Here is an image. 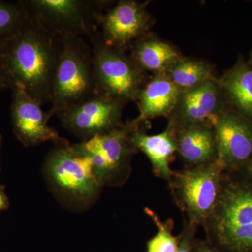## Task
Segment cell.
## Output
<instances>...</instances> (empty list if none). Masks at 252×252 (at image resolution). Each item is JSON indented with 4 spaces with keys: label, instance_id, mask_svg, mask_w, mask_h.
Here are the masks:
<instances>
[{
    "label": "cell",
    "instance_id": "7402d4cb",
    "mask_svg": "<svg viewBox=\"0 0 252 252\" xmlns=\"http://www.w3.org/2000/svg\"><path fill=\"white\" fill-rule=\"evenodd\" d=\"M194 227L195 225H187L178 240V246L176 252H194L195 243L194 240Z\"/></svg>",
    "mask_w": 252,
    "mask_h": 252
},
{
    "label": "cell",
    "instance_id": "8992f818",
    "mask_svg": "<svg viewBox=\"0 0 252 252\" xmlns=\"http://www.w3.org/2000/svg\"><path fill=\"white\" fill-rule=\"evenodd\" d=\"M207 223L214 239L232 252H252V191L220 188L217 207Z\"/></svg>",
    "mask_w": 252,
    "mask_h": 252
},
{
    "label": "cell",
    "instance_id": "e0dca14e",
    "mask_svg": "<svg viewBox=\"0 0 252 252\" xmlns=\"http://www.w3.org/2000/svg\"><path fill=\"white\" fill-rule=\"evenodd\" d=\"M130 51V56L137 66L154 75L165 74L182 57L172 44L149 34L136 42Z\"/></svg>",
    "mask_w": 252,
    "mask_h": 252
},
{
    "label": "cell",
    "instance_id": "9c48e42d",
    "mask_svg": "<svg viewBox=\"0 0 252 252\" xmlns=\"http://www.w3.org/2000/svg\"><path fill=\"white\" fill-rule=\"evenodd\" d=\"M140 125L135 119L111 132L77 144L91 159L94 175L101 185L128 164L137 150L132 144V135Z\"/></svg>",
    "mask_w": 252,
    "mask_h": 252
},
{
    "label": "cell",
    "instance_id": "ffe728a7",
    "mask_svg": "<svg viewBox=\"0 0 252 252\" xmlns=\"http://www.w3.org/2000/svg\"><path fill=\"white\" fill-rule=\"evenodd\" d=\"M28 19L22 1H0V49L21 31Z\"/></svg>",
    "mask_w": 252,
    "mask_h": 252
},
{
    "label": "cell",
    "instance_id": "8fae6325",
    "mask_svg": "<svg viewBox=\"0 0 252 252\" xmlns=\"http://www.w3.org/2000/svg\"><path fill=\"white\" fill-rule=\"evenodd\" d=\"M12 102L10 107L13 130L24 147H31L52 141L55 144L66 140L48 125L50 118L41 104L19 85L11 88Z\"/></svg>",
    "mask_w": 252,
    "mask_h": 252
},
{
    "label": "cell",
    "instance_id": "44dd1931",
    "mask_svg": "<svg viewBox=\"0 0 252 252\" xmlns=\"http://www.w3.org/2000/svg\"><path fill=\"white\" fill-rule=\"evenodd\" d=\"M146 212L153 220L158 233L147 243V252H176L178 240L172 235V222H163L152 210L146 208Z\"/></svg>",
    "mask_w": 252,
    "mask_h": 252
},
{
    "label": "cell",
    "instance_id": "cb8c5ba5",
    "mask_svg": "<svg viewBox=\"0 0 252 252\" xmlns=\"http://www.w3.org/2000/svg\"><path fill=\"white\" fill-rule=\"evenodd\" d=\"M194 252H217L213 249L210 248V247L205 245V244L200 243L196 245L195 244V250Z\"/></svg>",
    "mask_w": 252,
    "mask_h": 252
},
{
    "label": "cell",
    "instance_id": "603a6c76",
    "mask_svg": "<svg viewBox=\"0 0 252 252\" xmlns=\"http://www.w3.org/2000/svg\"><path fill=\"white\" fill-rule=\"evenodd\" d=\"M10 206L9 198L5 192L4 186H0V212L8 210Z\"/></svg>",
    "mask_w": 252,
    "mask_h": 252
},
{
    "label": "cell",
    "instance_id": "5bb4252c",
    "mask_svg": "<svg viewBox=\"0 0 252 252\" xmlns=\"http://www.w3.org/2000/svg\"><path fill=\"white\" fill-rule=\"evenodd\" d=\"M175 132L177 152L185 162L198 166L216 161V137L212 123L192 124Z\"/></svg>",
    "mask_w": 252,
    "mask_h": 252
},
{
    "label": "cell",
    "instance_id": "ba28073f",
    "mask_svg": "<svg viewBox=\"0 0 252 252\" xmlns=\"http://www.w3.org/2000/svg\"><path fill=\"white\" fill-rule=\"evenodd\" d=\"M124 105L98 93L57 116L66 129L86 142L121 127L124 124L122 117Z\"/></svg>",
    "mask_w": 252,
    "mask_h": 252
},
{
    "label": "cell",
    "instance_id": "30bf717a",
    "mask_svg": "<svg viewBox=\"0 0 252 252\" xmlns=\"http://www.w3.org/2000/svg\"><path fill=\"white\" fill-rule=\"evenodd\" d=\"M152 16L145 4L122 0L101 16L97 34L104 44L127 52L136 42L148 35Z\"/></svg>",
    "mask_w": 252,
    "mask_h": 252
},
{
    "label": "cell",
    "instance_id": "277c9868",
    "mask_svg": "<svg viewBox=\"0 0 252 252\" xmlns=\"http://www.w3.org/2000/svg\"><path fill=\"white\" fill-rule=\"evenodd\" d=\"M89 43L97 92L124 104L136 102L147 83L146 72L130 55L104 44L97 32Z\"/></svg>",
    "mask_w": 252,
    "mask_h": 252
},
{
    "label": "cell",
    "instance_id": "6da1fadb",
    "mask_svg": "<svg viewBox=\"0 0 252 252\" xmlns=\"http://www.w3.org/2000/svg\"><path fill=\"white\" fill-rule=\"evenodd\" d=\"M63 47V37L29 15L21 31L0 49V72L7 89L21 86L41 105L51 103Z\"/></svg>",
    "mask_w": 252,
    "mask_h": 252
},
{
    "label": "cell",
    "instance_id": "484cf974",
    "mask_svg": "<svg viewBox=\"0 0 252 252\" xmlns=\"http://www.w3.org/2000/svg\"><path fill=\"white\" fill-rule=\"evenodd\" d=\"M250 66H251L252 68V53H251V56H250Z\"/></svg>",
    "mask_w": 252,
    "mask_h": 252
},
{
    "label": "cell",
    "instance_id": "4fadbf2b",
    "mask_svg": "<svg viewBox=\"0 0 252 252\" xmlns=\"http://www.w3.org/2000/svg\"><path fill=\"white\" fill-rule=\"evenodd\" d=\"M225 98L220 80L214 78L203 85L181 92L170 114L168 126L174 130L199 123L210 122L223 110Z\"/></svg>",
    "mask_w": 252,
    "mask_h": 252
},
{
    "label": "cell",
    "instance_id": "83f0119b",
    "mask_svg": "<svg viewBox=\"0 0 252 252\" xmlns=\"http://www.w3.org/2000/svg\"></svg>",
    "mask_w": 252,
    "mask_h": 252
},
{
    "label": "cell",
    "instance_id": "52a82bcc",
    "mask_svg": "<svg viewBox=\"0 0 252 252\" xmlns=\"http://www.w3.org/2000/svg\"><path fill=\"white\" fill-rule=\"evenodd\" d=\"M216 162L173 173V189L193 225L205 224L220 197V171Z\"/></svg>",
    "mask_w": 252,
    "mask_h": 252
},
{
    "label": "cell",
    "instance_id": "3957f363",
    "mask_svg": "<svg viewBox=\"0 0 252 252\" xmlns=\"http://www.w3.org/2000/svg\"><path fill=\"white\" fill-rule=\"evenodd\" d=\"M31 17L61 37L88 36L98 32L102 15L112 6L105 0H23Z\"/></svg>",
    "mask_w": 252,
    "mask_h": 252
},
{
    "label": "cell",
    "instance_id": "ac0fdd59",
    "mask_svg": "<svg viewBox=\"0 0 252 252\" xmlns=\"http://www.w3.org/2000/svg\"><path fill=\"white\" fill-rule=\"evenodd\" d=\"M225 98L239 114L252 119V68L240 59L220 80Z\"/></svg>",
    "mask_w": 252,
    "mask_h": 252
},
{
    "label": "cell",
    "instance_id": "2e32d148",
    "mask_svg": "<svg viewBox=\"0 0 252 252\" xmlns=\"http://www.w3.org/2000/svg\"><path fill=\"white\" fill-rule=\"evenodd\" d=\"M132 142L137 150L143 152L150 160L156 175L170 180L173 175L170 162L177 152L175 130L167 126L166 130L158 135H148L142 131H134Z\"/></svg>",
    "mask_w": 252,
    "mask_h": 252
},
{
    "label": "cell",
    "instance_id": "7c38bea8",
    "mask_svg": "<svg viewBox=\"0 0 252 252\" xmlns=\"http://www.w3.org/2000/svg\"><path fill=\"white\" fill-rule=\"evenodd\" d=\"M216 162L223 170L240 165L252 157V125L236 111L223 109L213 121Z\"/></svg>",
    "mask_w": 252,
    "mask_h": 252
},
{
    "label": "cell",
    "instance_id": "4316f807",
    "mask_svg": "<svg viewBox=\"0 0 252 252\" xmlns=\"http://www.w3.org/2000/svg\"><path fill=\"white\" fill-rule=\"evenodd\" d=\"M1 139H2V137H1V135H0V150H1ZM0 170H1V166H0Z\"/></svg>",
    "mask_w": 252,
    "mask_h": 252
},
{
    "label": "cell",
    "instance_id": "d4e9b609",
    "mask_svg": "<svg viewBox=\"0 0 252 252\" xmlns=\"http://www.w3.org/2000/svg\"><path fill=\"white\" fill-rule=\"evenodd\" d=\"M6 84H5L4 79H3L2 76H1V72H0V89H6Z\"/></svg>",
    "mask_w": 252,
    "mask_h": 252
},
{
    "label": "cell",
    "instance_id": "9a60e30c",
    "mask_svg": "<svg viewBox=\"0 0 252 252\" xmlns=\"http://www.w3.org/2000/svg\"><path fill=\"white\" fill-rule=\"evenodd\" d=\"M181 91L165 74H157L147 81L137 102L139 123L158 117L170 116L175 109Z\"/></svg>",
    "mask_w": 252,
    "mask_h": 252
},
{
    "label": "cell",
    "instance_id": "d6986e66",
    "mask_svg": "<svg viewBox=\"0 0 252 252\" xmlns=\"http://www.w3.org/2000/svg\"><path fill=\"white\" fill-rule=\"evenodd\" d=\"M181 91L191 90L215 78L210 64L201 60L182 57L165 73Z\"/></svg>",
    "mask_w": 252,
    "mask_h": 252
},
{
    "label": "cell",
    "instance_id": "7a4b0ae2",
    "mask_svg": "<svg viewBox=\"0 0 252 252\" xmlns=\"http://www.w3.org/2000/svg\"><path fill=\"white\" fill-rule=\"evenodd\" d=\"M55 74L50 118L98 94L90 43L81 36H64Z\"/></svg>",
    "mask_w": 252,
    "mask_h": 252
},
{
    "label": "cell",
    "instance_id": "5b68a950",
    "mask_svg": "<svg viewBox=\"0 0 252 252\" xmlns=\"http://www.w3.org/2000/svg\"><path fill=\"white\" fill-rule=\"evenodd\" d=\"M44 171L58 192L78 203L94 200L102 186L94 175L91 159L77 144L70 145L67 140L56 144L50 152Z\"/></svg>",
    "mask_w": 252,
    "mask_h": 252
}]
</instances>
